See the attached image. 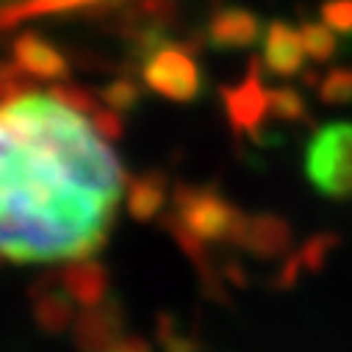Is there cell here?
Instances as JSON below:
<instances>
[{
    "mask_svg": "<svg viewBox=\"0 0 352 352\" xmlns=\"http://www.w3.org/2000/svg\"><path fill=\"white\" fill-rule=\"evenodd\" d=\"M106 0H47L50 12H69V9H83V6H98Z\"/></svg>",
    "mask_w": 352,
    "mask_h": 352,
    "instance_id": "cell-24",
    "label": "cell"
},
{
    "mask_svg": "<svg viewBox=\"0 0 352 352\" xmlns=\"http://www.w3.org/2000/svg\"><path fill=\"white\" fill-rule=\"evenodd\" d=\"M203 34L217 50H250L263 39V23L244 6H222L208 17Z\"/></svg>",
    "mask_w": 352,
    "mask_h": 352,
    "instance_id": "cell-9",
    "label": "cell"
},
{
    "mask_svg": "<svg viewBox=\"0 0 352 352\" xmlns=\"http://www.w3.org/2000/svg\"><path fill=\"white\" fill-rule=\"evenodd\" d=\"M166 197H169V178L161 169H150V172L136 175V178H128L125 206L136 222L155 219L164 211Z\"/></svg>",
    "mask_w": 352,
    "mask_h": 352,
    "instance_id": "cell-13",
    "label": "cell"
},
{
    "mask_svg": "<svg viewBox=\"0 0 352 352\" xmlns=\"http://www.w3.org/2000/svg\"><path fill=\"white\" fill-rule=\"evenodd\" d=\"M142 98H144V95H142V86H139L133 78H128V75L114 78V80L106 86V89L100 92L103 106L111 109V111H117V114H128V111L139 109Z\"/></svg>",
    "mask_w": 352,
    "mask_h": 352,
    "instance_id": "cell-18",
    "label": "cell"
},
{
    "mask_svg": "<svg viewBox=\"0 0 352 352\" xmlns=\"http://www.w3.org/2000/svg\"><path fill=\"white\" fill-rule=\"evenodd\" d=\"M294 244V230L292 225L278 217V214H252L244 217L233 247L261 258V261H275V258H286L292 252Z\"/></svg>",
    "mask_w": 352,
    "mask_h": 352,
    "instance_id": "cell-8",
    "label": "cell"
},
{
    "mask_svg": "<svg viewBox=\"0 0 352 352\" xmlns=\"http://www.w3.org/2000/svg\"><path fill=\"white\" fill-rule=\"evenodd\" d=\"M305 178L330 200H352V122H330L305 147Z\"/></svg>",
    "mask_w": 352,
    "mask_h": 352,
    "instance_id": "cell-3",
    "label": "cell"
},
{
    "mask_svg": "<svg viewBox=\"0 0 352 352\" xmlns=\"http://www.w3.org/2000/svg\"><path fill=\"white\" fill-rule=\"evenodd\" d=\"M338 244H341V236H338V233L322 230V233H314L297 252H289V255H292V261L297 263L300 275H302V272L316 275V272H322V270L327 267V258L338 250Z\"/></svg>",
    "mask_w": 352,
    "mask_h": 352,
    "instance_id": "cell-14",
    "label": "cell"
},
{
    "mask_svg": "<svg viewBox=\"0 0 352 352\" xmlns=\"http://www.w3.org/2000/svg\"><path fill=\"white\" fill-rule=\"evenodd\" d=\"M39 14H50L47 0H0V34Z\"/></svg>",
    "mask_w": 352,
    "mask_h": 352,
    "instance_id": "cell-20",
    "label": "cell"
},
{
    "mask_svg": "<svg viewBox=\"0 0 352 352\" xmlns=\"http://www.w3.org/2000/svg\"><path fill=\"white\" fill-rule=\"evenodd\" d=\"M219 95L230 131L236 136H250L255 144L267 142L270 133L263 128V122L272 114H270V89L263 86L261 78V58H250L244 80L236 86H222Z\"/></svg>",
    "mask_w": 352,
    "mask_h": 352,
    "instance_id": "cell-5",
    "label": "cell"
},
{
    "mask_svg": "<svg viewBox=\"0 0 352 352\" xmlns=\"http://www.w3.org/2000/svg\"><path fill=\"white\" fill-rule=\"evenodd\" d=\"M128 175L92 120L34 86L0 98V258L103 250Z\"/></svg>",
    "mask_w": 352,
    "mask_h": 352,
    "instance_id": "cell-1",
    "label": "cell"
},
{
    "mask_svg": "<svg viewBox=\"0 0 352 352\" xmlns=\"http://www.w3.org/2000/svg\"><path fill=\"white\" fill-rule=\"evenodd\" d=\"M172 206H175L172 214L206 244L219 241V244L233 247L236 233L247 217L217 186L178 184L172 192Z\"/></svg>",
    "mask_w": 352,
    "mask_h": 352,
    "instance_id": "cell-4",
    "label": "cell"
},
{
    "mask_svg": "<svg viewBox=\"0 0 352 352\" xmlns=\"http://www.w3.org/2000/svg\"><path fill=\"white\" fill-rule=\"evenodd\" d=\"M122 336L125 311L114 297H106L92 308H83V314L72 322V341L78 352H109Z\"/></svg>",
    "mask_w": 352,
    "mask_h": 352,
    "instance_id": "cell-7",
    "label": "cell"
},
{
    "mask_svg": "<svg viewBox=\"0 0 352 352\" xmlns=\"http://www.w3.org/2000/svg\"><path fill=\"white\" fill-rule=\"evenodd\" d=\"M319 17L341 36H352V0H324L319 6Z\"/></svg>",
    "mask_w": 352,
    "mask_h": 352,
    "instance_id": "cell-21",
    "label": "cell"
},
{
    "mask_svg": "<svg viewBox=\"0 0 352 352\" xmlns=\"http://www.w3.org/2000/svg\"><path fill=\"white\" fill-rule=\"evenodd\" d=\"M300 36H302V45H305L308 58L316 61V64L333 61L338 56V50H341V42H338L336 31L330 25H324L322 20H302Z\"/></svg>",
    "mask_w": 352,
    "mask_h": 352,
    "instance_id": "cell-15",
    "label": "cell"
},
{
    "mask_svg": "<svg viewBox=\"0 0 352 352\" xmlns=\"http://www.w3.org/2000/svg\"><path fill=\"white\" fill-rule=\"evenodd\" d=\"M316 95L327 106H349L352 103V67H336L319 75Z\"/></svg>",
    "mask_w": 352,
    "mask_h": 352,
    "instance_id": "cell-17",
    "label": "cell"
},
{
    "mask_svg": "<svg viewBox=\"0 0 352 352\" xmlns=\"http://www.w3.org/2000/svg\"><path fill=\"white\" fill-rule=\"evenodd\" d=\"M109 352H153V346L142 336H122Z\"/></svg>",
    "mask_w": 352,
    "mask_h": 352,
    "instance_id": "cell-22",
    "label": "cell"
},
{
    "mask_svg": "<svg viewBox=\"0 0 352 352\" xmlns=\"http://www.w3.org/2000/svg\"><path fill=\"white\" fill-rule=\"evenodd\" d=\"M270 114L283 122H305L308 120V103L294 86H280L270 89Z\"/></svg>",
    "mask_w": 352,
    "mask_h": 352,
    "instance_id": "cell-19",
    "label": "cell"
},
{
    "mask_svg": "<svg viewBox=\"0 0 352 352\" xmlns=\"http://www.w3.org/2000/svg\"><path fill=\"white\" fill-rule=\"evenodd\" d=\"M12 67L28 80H64L69 75V61L61 53L56 42H50L45 34L23 31L12 42Z\"/></svg>",
    "mask_w": 352,
    "mask_h": 352,
    "instance_id": "cell-6",
    "label": "cell"
},
{
    "mask_svg": "<svg viewBox=\"0 0 352 352\" xmlns=\"http://www.w3.org/2000/svg\"><path fill=\"white\" fill-rule=\"evenodd\" d=\"M139 75L153 95L172 103H195L206 86L195 45H181L172 39L155 45L139 58Z\"/></svg>",
    "mask_w": 352,
    "mask_h": 352,
    "instance_id": "cell-2",
    "label": "cell"
},
{
    "mask_svg": "<svg viewBox=\"0 0 352 352\" xmlns=\"http://www.w3.org/2000/svg\"><path fill=\"white\" fill-rule=\"evenodd\" d=\"M28 300H31V314H34V322L39 324V330H45L50 336H58L67 327H72V322H75V305L78 302L64 289L58 272L42 275L31 286Z\"/></svg>",
    "mask_w": 352,
    "mask_h": 352,
    "instance_id": "cell-11",
    "label": "cell"
},
{
    "mask_svg": "<svg viewBox=\"0 0 352 352\" xmlns=\"http://www.w3.org/2000/svg\"><path fill=\"white\" fill-rule=\"evenodd\" d=\"M161 352H200V338L175 314H161L155 324Z\"/></svg>",
    "mask_w": 352,
    "mask_h": 352,
    "instance_id": "cell-16",
    "label": "cell"
},
{
    "mask_svg": "<svg viewBox=\"0 0 352 352\" xmlns=\"http://www.w3.org/2000/svg\"><path fill=\"white\" fill-rule=\"evenodd\" d=\"M219 270H222V278H225V280H230L233 286H247V275H244V270L239 267V263H236L233 258H228Z\"/></svg>",
    "mask_w": 352,
    "mask_h": 352,
    "instance_id": "cell-23",
    "label": "cell"
},
{
    "mask_svg": "<svg viewBox=\"0 0 352 352\" xmlns=\"http://www.w3.org/2000/svg\"><path fill=\"white\" fill-rule=\"evenodd\" d=\"M305 45L294 25L286 20H272L263 28V45H261V64L275 78H294L305 69Z\"/></svg>",
    "mask_w": 352,
    "mask_h": 352,
    "instance_id": "cell-10",
    "label": "cell"
},
{
    "mask_svg": "<svg viewBox=\"0 0 352 352\" xmlns=\"http://www.w3.org/2000/svg\"><path fill=\"white\" fill-rule=\"evenodd\" d=\"M58 278L80 308H92L109 297V286H111L109 270L95 258L64 261V267L58 270Z\"/></svg>",
    "mask_w": 352,
    "mask_h": 352,
    "instance_id": "cell-12",
    "label": "cell"
}]
</instances>
